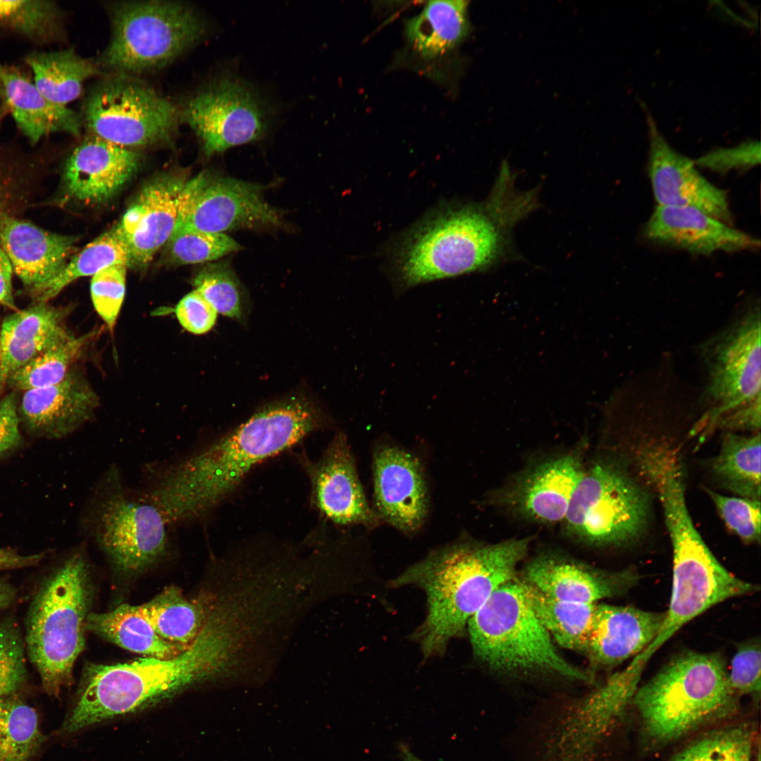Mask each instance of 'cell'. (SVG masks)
I'll return each mask as SVG.
<instances>
[{"label":"cell","mask_w":761,"mask_h":761,"mask_svg":"<svg viewBox=\"0 0 761 761\" xmlns=\"http://www.w3.org/2000/svg\"><path fill=\"white\" fill-rule=\"evenodd\" d=\"M323 423L302 396L270 404L208 445L168 465L144 492L171 526L203 519L261 462L293 447Z\"/></svg>","instance_id":"6da1fadb"},{"label":"cell","mask_w":761,"mask_h":761,"mask_svg":"<svg viewBox=\"0 0 761 761\" xmlns=\"http://www.w3.org/2000/svg\"><path fill=\"white\" fill-rule=\"evenodd\" d=\"M528 543L524 538L488 545H450L430 553L392 581L394 587L412 585L426 593V617L414 633L426 658L443 654L491 595L515 579Z\"/></svg>","instance_id":"7a4b0ae2"},{"label":"cell","mask_w":761,"mask_h":761,"mask_svg":"<svg viewBox=\"0 0 761 761\" xmlns=\"http://www.w3.org/2000/svg\"><path fill=\"white\" fill-rule=\"evenodd\" d=\"M225 661L217 633L206 621L194 641L174 657L90 665L60 733L73 734L156 705L213 676Z\"/></svg>","instance_id":"3957f363"},{"label":"cell","mask_w":761,"mask_h":761,"mask_svg":"<svg viewBox=\"0 0 761 761\" xmlns=\"http://www.w3.org/2000/svg\"><path fill=\"white\" fill-rule=\"evenodd\" d=\"M760 311L759 300L748 303L698 346L705 373L698 395L705 407L698 421L702 437L715 428L760 432Z\"/></svg>","instance_id":"277c9868"},{"label":"cell","mask_w":761,"mask_h":761,"mask_svg":"<svg viewBox=\"0 0 761 761\" xmlns=\"http://www.w3.org/2000/svg\"><path fill=\"white\" fill-rule=\"evenodd\" d=\"M89 601L88 564L80 550L53 569L32 598L25 650L49 696L57 697L73 681L75 662L85 646Z\"/></svg>","instance_id":"5b68a950"},{"label":"cell","mask_w":761,"mask_h":761,"mask_svg":"<svg viewBox=\"0 0 761 761\" xmlns=\"http://www.w3.org/2000/svg\"><path fill=\"white\" fill-rule=\"evenodd\" d=\"M720 654L691 652L672 660L638 688L633 701L644 731L658 743L676 739L735 706Z\"/></svg>","instance_id":"8992f818"},{"label":"cell","mask_w":761,"mask_h":761,"mask_svg":"<svg viewBox=\"0 0 761 761\" xmlns=\"http://www.w3.org/2000/svg\"><path fill=\"white\" fill-rule=\"evenodd\" d=\"M474 655L504 673H546L590 682L591 675L557 650L533 610L524 583L514 579L498 588L468 621Z\"/></svg>","instance_id":"52a82bcc"},{"label":"cell","mask_w":761,"mask_h":761,"mask_svg":"<svg viewBox=\"0 0 761 761\" xmlns=\"http://www.w3.org/2000/svg\"><path fill=\"white\" fill-rule=\"evenodd\" d=\"M81 526L112 565L126 573L152 565L170 545L171 526L163 514L144 493L130 488L114 464L93 485Z\"/></svg>","instance_id":"ba28073f"},{"label":"cell","mask_w":761,"mask_h":761,"mask_svg":"<svg viewBox=\"0 0 761 761\" xmlns=\"http://www.w3.org/2000/svg\"><path fill=\"white\" fill-rule=\"evenodd\" d=\"M502 236L478 209L443 211L416 228L404 241L397 273L404 287L480 270L501 252Z\"/></svg>","instance_id":"9c48e42d"},{"label":"cell","mask_w":761,"mask_h":761,"mask_svg":"<svg viewBox=\"0 0 761 761\" xmlns=\"http://www.w3.org/2000/svg\"><path fill=\"white\" fill-rule=\"evenodd\" d=\"M672 545V594L662 625L652 642L617 672L619 679L632 688L638 686L651 657L686 623L719 602L759 589L725 569L698 533L679 535Z\"/></svg>","instance_id":"30bf717a"},{"label":"cell","mask_w":761,"mask_h":761,"mask_svg":"<svg viewBox=\"0 0 761 761\" xmlns=\"http://www.w3.org/2000/svg\"><path fill=\"white\" fill-rule=\"evenodd\" d=\"M112 35L103 56L108 68L140 72L173 60L204 32L192 8L168 1L123 2L111 11Z\"/></svg>","instance_id":"8fae6325"},{"label":"cell","mask_w":761,"mask_h":761,"mask_svg":"<svg viewBox=\"0 0 761 761\" xmlns=\"http://www.w3.org/2000/svg\"><path fill=\"white\" fill-rule=\"evenodd\" d=\"M648 510L643 488L619 465L602 461L583 471L564 521L569 533L581 541L619 545L641 535Z\"/></svg>","instance_id":"7c38bea8"},{"label":"cell","mask_w":761,"mask_h":761,"mask_svg":"<svg viewBox=\"0 0 761 761\" xmlns=\"http://www.w3.org/2000/svg\"><path fill=\"white\" fill-rule=\"evenodd\" d=\"M84 115L92 135L131 149L168 141L180 118L172 102L124 76L97 85L87 97Z\"/></svg>","instance_id":"4fadbf2b"},{"label":"cell","mask_w":761,"mask_h":761,"mask_svg":"<svg viewBox=\"0 0 761 761\" xmlns=\"http://www.w3.org/2000/svg\"><path fill=\"white\" fill-rule=\"evenodd\" d=\"M275 115L252 85L225 73L192 96L180 113L199 139L206 156L264 138Z\"/></svg>","instance_id":"5bb4252c"},{"label":"cell","mask_w":761,"mask_h":761,"mask_svg":"<svg viewBox=\"0 0 761 761\" xmlns=\"http://www.w3.org/2000/svg\"><path fill=\"white\" fill-rule=\"evenodd\" d=\"M280 221L259 185L202 171L185 184L173 232L224 233L276 225Z\"/></svg>","instance_id":"9a60e30c"},{"label":"cell","mask_w":761,"mask_h":761,"mask_svg":"<svg viewBox=\"0 0 761 761\" xmlns=\"http://www.w3.org/2000/svg\"><path fill=\"white\" fill-rule=\"evenodd\" d=\"M645 109L648 132V175L659 206L691 207L726 223L732 220L726 192L697 170L694 161L673 148Z\"/></svg>","instance_id":"2e32d148"},{"label":"cell","mask_w":761,"mask_h":761,"mask_svg":"<svg viewBox=\"0 0 761 761\" xmlns=\"http://www.w3.org/2000/svg\"><path fill=\"white\" fill-rule=\"evenodd\" d=\"M311 502L326 519L341 524L373 526L379 517L371 508L344 433L338 432L316 461L302 457Z\"/></svg>","instance_id":"e0dca14e"},{"label":"cell","mask_w":761,"mask_h":761,"mask_svg":"<svg viewBox=\"0 0 761 761\" xmlns=\"http://www.w3.org/2000/svg\"><path fill=\"white\" fill-rule=\"evenodd\" d=\"M187 180L182 174L168 173L149 181L113 228L127 247L129 266H145L168 242Z\"/></svg>","instance_id":"ac0fdd59"},{"label":"cell","mask_w":761,"mask_h":761,"mask_svg":"<svg viewBox=\"0 0 761 761\" xmlns=\"http://www.w3.org/2000/svg\"><path fill=\"white\" fill-rule=\"evenodd\" d=\"M373 488L378 517L404 533L423 525L428 495L419 460L397 445L384 444L374 452Z\"/></svg>","instance_id":"d6986e66"},{"label":"cell","mask_w":761,"mask_h":761,"mask_svg":"<svg viewBox=\"0 0 761 761\" xmlns=\"http://www.w3.org/2000/svg\"><path fill=\"white\" fill-rule=\"evenodd\" d=\"M99 404L86 378L73 366L60 382L24 391L18 412L20 423L30 433L61 438L89 421Z\"/></svg>","instance_id":"ffe728a7"},{"label":"cell","mask_w":761,"mask_h":761,"mask_svg":"<svg viewBox=\"0 0 761 761\" xmlns=\"http://www.w3.org/2000/svg\"><path fill=\"white\" fill-rule=\"evenodd\" d=\"M650 241L694 254L759 249L758 239L703 211L691 207L657 205L644 227Z\"/></svg>","instance_id":"44dd1931"},{"label":"cell","mask_w":761,"mask_h":761,"mask_svg":"<svg viewBox=\"0 0 761 761\" xmlns=\"http://www.w3.org/2000/svg\"><path fill=\"white\" fill-rule=\"evenodd\" d=\"M140 158L125 148L92 135L68 156L63 182L69 197L99 203L112 197L137 170Z\"/></svg>","instance_id":"7402d4cb"},{"label":"cell","mask_w":761,"mask_h":761,"mask_svg":"<svg viewBox=\"0 0 761 761\" xmlns=\"http://www.w3.org/2000/svg\"><path fill=\"white\" fill-rule=\"evenodd\" d=\"M74 236L48 232L10 215L0 223V244L13 271L34 291L56 277L75 249Z\"/></svg>","instance_id":"603a6c76"},{"label":"cell","mask_w":761,"mask_h":761,"mask_svg":"<svg viewBox=\"0 0 761 761\" xmlns=\"http://www.w3.org/2000/svg\"><path fill=\"white\" fill-rule=\"evenodd\" d=\"M0 101L18 128L32 144L55 132L80 133L78 115L49 101L21 68L0 62Z\"/></svg>","instance_id":"cb8c5ba5"},{"label":"cell","mask_w":761,"mask_h":761,"mask_svg":"<svg viewBox=\"0 0 761 761\" xmlns=\"http://www.w3.org/2000/svg\"><path fill=\"white\" fill-rule=\"evenodd\" d=\"M583 471L574 454L545 460L518 481L510 490L509 501L528 519L545 524L564 520Z\"/></svg>","instance_id":"d4e9b609"},{"label":"cell","mask_w":761,"mask_h":761,"mask_svg":"<svg viewBox=\"0 0 761 761\" xmlns=\"http://www.w3.org/2000/svg\"><path fill=\"white\" fill-rule=\"evenodd\" d=\"M68 309L35 302L6 317L1 325L0 391L19 369L70 334L66 326Z\"/></svg>","instance_id":"484cf974"},{"label":"cell","mask_w":761,"mask_h":761,"mask_svg":"<svg viewBox=\"0 0 761 761\" xmlns=\"http://www.w3.org/2000/svg\"><path fill=\"white\" fill-rule=\"evenodd\" d=\"M664 613L632 607L598 605L586 652L591 661L613 667L634 657L656 636Z\"/></svg>","instance_id":"4316f807"},{"label":"cell","mask_w":761,"mask_h":761,"mask_svg":"<svg viewBox=\"0 0 761 761\" xmlns=\"http://www.w3.org/2000/svg\"><path fill=\"white\" fill-rule=\"evenodd\" d=\"M612 579L569 560L552 556L537 558L526 570V580L542 593L562 601L597 603L619 592Z\"/></svg>","instance_id":"83f0119b"},{"label":"cell","mask_w":761,"mask_h":761,"mask_svg":"<svg viewBox=\"0 0 761 761\" xmlns=\"http://www.w3.org/2000/svg\"><path fill=\"white\" fill-rule=\"evenodd\" d=\"M468 1H431L419 15L407 20V42L424 60L445 57L467 37L469 31Z\"/></svg>","instance_id":"f1b7e54d"},{"label":"cell","mask_w":761,"mask_h":761,"mask_svg":"<svg viewBox=\"0 0 761 761\" xmlns=\"http://www.w3.org/2000/svg\"><path fill=\"white\" fill-rule=\"evenodd\" d=\"M86 631L133 652L157 658L174 657L187 648L163 639L139 606L128 604L103 613H88Z\"/></svg>","instance_id":"f546056e"},{"label":"cell","mask_w":761,"mask_h":761,"mask_svg":"<svg viewBox=\"0 0 761 761\" xmlns=\"http://www.w3.org/2000/svg\"><path fill=\"white\" fill-rule=\"evenodd\" d=\"M33 73V81L51 102L62 106L75 100L85 80L98 73L89 59L80 56L73 49L33 51L25 57Z\"/></svg>","instance_id":"4dcf8cb0"},{"label":"cell","mask_w":761,"mask_h":761,"mask_svg":"<svg viewBox=\"0 0 761 761\" xmlns=\"http://www.w3.org/2000/svg\"><path fill=\"white\" fill-rule=\"evenodd\" d=\"M716 482L742 497L760 500V433L726 432L712 462Z\"/></svg>","instance_id":"1f68e13d"},{"label":"cell","mask_w":761,"mask_h":761,"mask_svg":"<svg viewBox=\"0 0 761 761\" xmlns=\"http://www.w3.org/2000/svg\"><path fill=\"white\" fill-rule=\"evenodd\" d=\"M203 600H189L176 586L166 588L140 605L156 632L164 640L187 648L207 621L211 610Z\"/></svg>","instance_id":"d6a6232c"},{"label":"cell","mask_w":761,"mask_h":761,"mask_svg":"<svg viewBox=\"0 0 761 761\" xmlns=\"http://www.w3.org/2000/svg\"><path fill=\"white\" fill-rule=\"evenodd\" d=\"M523 583L533 610L550 636L565 648L586 652L598 604L557 600Z\"/></svg>","instance_id":"836d02e7"},{"label":"cell","mask_w":761,"mask_h":761,"mask_svg":"<svg viewBox=\"0 0 761 761\" xmlns=\"http://www.w3.org/2000/svg\"><path fill=\"white\" fill-rule=\"evenodd\" d=\"M115 264L129 266V255L125 245L113 228L87 244L73 256L52 280L32 291L35 302H48L76 279L93 276Z\"/></svg>","instance_id":"e575fe53"},{"label":"cell","mask_w":761,"mask_h":761,"mask_svg":"<svg viewBox=\"0 0 761 761\" xmlns=\"http://www.w3.org/2000/svg\"><path fill=\"white\" fill-rule=\"evenodd\" d=\"M44 741L32 707L13 695L0 699V761H30Z\"/></svg>","instance_id":"d590c367"},{"label":"cell","mask_w":761,"mask_h":761,"mask_svg":"<svg viewBox=\"0 0 761 761\" xmlns=\"http://www.w3.org/2000/svg\"><path fill=\"white\" fill-rule=\"evenodd\" d=\"M92 338L89 333L71 335L17 370L7 385L18 390L43 388L62 380Z\"/></svg>","instance_id":"8d00e7d4"},{"label":"cell","mask_w":761,"mask_h":761,"mask_svg":"<svg viewBox=\"0 0 761 761\" xmlns=\"http://www.w3.org/2000/svg\"><path fill=\"white\" fill-rule=\"evenodd\" d=\"M58 6L47 0L0 1V30L39 43L55 41L61 30Z\"/></svg>","instance_id":"74e56055"},{"label":"cell","mask_w":761,"mask_h":761,"mask_svg":"<svg viewBox=\"0 0 761 761\" xmlns=\"http://www.w3.org/2000/svg\"><path fill=\"white\" fill-rule=\"evenodd\" d=\"M752 744L749 728L726 727L697 739L670 761H750Z\"/></svg>","instance_id":"f35d334b"},{"label":"cell","mask_w":761,"mask_h":761,"mask_svg":"<svg viewBox=\"0 0 761 761\" xmlns=\"http://www.w3.org/2000/svg\"><path fill=\"white\" fill-rule=\"evenodd\" d=\"M192 285L218 313L238 321L245 316L242 289L225 263L204 266L193 278Z\"/></svg>","instance_id":"ab89813d"},{"label":"cell","mask_w":761,"mask_h":761,"mask_svg":"<svg viewBox=\"0 0 761 761\" xmlns=\"http://www.w3.org/2000/svg\"><path fill=\"white\" fill-rule=\"evenodd\" d=\"M166 245L169 259L181 265L214 261L241 249L225 233L192 230L173 232Z\"/></svg>","instance_id":"60d3db41"},{"label":"cell","mask_w":761,"mask_h":761,"mask_svg":"<svg viewBox=\"0 0 761 761\" xmlns=\"http://www.w3.org/2000/svg\"><path fill=\"white\" fill-rule=\"evenodd\" d=\"M25 645L18 626L0 621V699L13 695L27 678Z\"/></svg>","instance_id":"b9f144b4"},{"label":"cell","mask_w":761,"mask_h":761,"mask_svg":"<svg viewBox=\"0 0 761 761\" xmlns=\"http://www.w3.org/2000/svg\"><path fill=\"white\" fill-rule=\"evenodd\" d=\"M722 520L743 541H760V500L729 497L707 490Z\"/></svg>","instance_id":"7bdbcfd3"},{"label":"cell","mask_w":761,"mask_h":761,"mask_svg":"<svg viewBox=\"0 0 761 761\" xmlns=\"http://www.w3.org/2000/svg\"><path fill=\"white\" fill-rule=\"evenodd\" d=\"M128 266L115 264L92 276L90 295L93 306L112 330L123 303Z\"/></svg>","instance_id":"ee69618b"},{"label":"cell","mask_w":761,"mask_h":761,"mask_svg":"<svg viewBox=\"0 0 761 761\" xmlns=\"http://www.w3.org/2000/svg\"><path fill=\"white\" fill-rule=\"evenodd\" d=\"M761 651L760 643L738 645L728 672V682L736 695H760L761 688Z\"/></svg>","instance_id":"f6af8a7d"},{"label":"cell","mask_w":761,"mask_h":761,"mask_svg":"<svg viewBox=\"0 0 761 761\" xmlns=\"http://www.w3.org/2000/svg\"><path fill=\"white\" fill-rule=\"evenodd\" d=\"M696 166L725 173L750 169L760 163V143L748 140L730 147H718L694 161Z\"/></svg>","instance_id":"bcb514c9"},{"label":"cell","mask_w":761,"mask_h":761,"mask_svg":"<svg viewBox=\"0 0 761 761\" xmlns=\"http://www.w3.org/2000/svg\"><path fill=\"white\" fill-rule=\"evenodd\" d=\"M175 313L182 327L196 335L211 330L218 316L216 310L196 290L187 293L178 302Z\"/></svg>","instance_id":"7dc6e473"},{"label":"cell","mask_w":761,"mask_h":761,"mask_svg":"<svg viewBox=\"0 0 761 761\" xmlns=\"http://www.w3.org/2000/svg\"><path fill=\"white\" fill-rule=\"evenodd\" d=\"M18 406V401L14 392L0 399V458L21 445Z\"/></svg>","instance_id":"c3c4849f"},{"label":"cell","mask_w":761,"mask_h":761,"mask_svg":"<svg viewBox=\"0 0 761 761\" xmlns=\"http://www.w3.org/2000/svg\"><path fill=\"white\" fill-rule=\"evenodd\" d=\"M12 264L0 247V304L16 309L12 292Z\"/></svg>","instance_id":"681fc988"},{"label":"cell","mask_w":761,"mask_h":761,"mask_svg":"<svg viewBox=\"0 0 761 761\" xmlns=\"http://www.w3.org/2000/svg\"><path fill=\"white\" fill-rule=\"evenodd\" d=\"M44 557V553L23 555L10 548H0V570L34 566Z\"/></svg>","instance_id":"f907efd6"},{"label":"cell","mask_w":761,"mask_h":761,"mask_svg":"<svg viewBox=\"0 0 761 761\" xmlns=\"http://www.w3.org/2000/svg\"><path fill=\"white\" fill-rule=\"evenodd\" d=\"M3 154L0 149V223L3 218L8 214L7 210L11 197H12L11 180L6 170Z\"/></svg>","instance_id":"816d5d0a"},{"label":"cell","mask_w":761,"mask_h":761,"mask_svg":"<svg viewBox=\"0 0 761 761\" xmlns=\"http://www.w3.org/2000/svg\"><path fill=\"white\" fill-rule=\"evenodd\" d=\"M16 598V588L5 578H0V611L11 607Z\"/></svg>","instance_id":"f5cc1de1"},{"label":"cell","mask_w":761,"mask_h":761,"mask_svg":"<svg viewBox=\"0 0 761 761\" xmlns=\"http://www.w3.org/2000/svg\"><path fill=\"white\" fill-rule=\"evenodd\" d=\"M398 749L402 761H424L416 756L407 745L400 744Z\"/></svg>","instance_id":"db71d44e"},{"label":"cell","mask_w":761,"mask_h":761,"mask_svg":"<svg viewBox=\"0 0 761 761\" xmlns=\"http://www.w3.org/2000/svg\"><path fill=\"white\" fill-rule=\"evenodd\" d=\"M1 325H0V357H1Z\"/></svg>","instance_id":"11a10c76"},{"label":"cell","mask_w":761,"mask_h":761,"mask_svg":"<svg viewBox=\"0 0 761 761\" xmlns=\"http://www.w3.org/2000/svg\"><path fill=\"white\" fill-rule=\"evenodd\" d=\"M758 755V756H757V760H756V761H760V753H758V755Z\"/></svg>","instance_id":"9f6ffc18"}]
</instances>
